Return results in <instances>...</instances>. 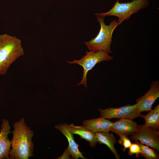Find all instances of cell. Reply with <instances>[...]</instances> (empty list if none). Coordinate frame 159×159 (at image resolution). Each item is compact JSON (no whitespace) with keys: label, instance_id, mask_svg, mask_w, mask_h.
<instances>
[{"label":"cell","instance_id":"5bb4252c","mask_svg":"<svg viewBox=\"0 0 159 159\" xmlns=\"http://www.w3.org/2000/svg\"><path fill=\"white\" fill-rule=\"evenodd\" d=\"M96 140L100 144H104L107 145L114 154L117 159L120 158V156L114 147L116 141L115 136L110 132H95Z\"/></svg>","mask_w":159,"mask_h":159},{"label":"cell","instance_id":"3957f363","mask_svg":"<svg viewBox=\"0 0 159 159\" xmlns=\"http://www.w3.org/2000/svg\"><path fill=\"white\" fill-rule=\"evenodd\" d=\"M96 17L100 26L99 32L95 37L88 42H85V44L90 51L94 52L102 51L108 54L112 53L110 47L112 35L114 30L118 26V21L114 19L107 25L104 22V17L98 16Z\"/></svg>","mask_w":159,"mask_h":159},{"label":"cell","instance_id":"9c48e42d","mask_svg":"<svg viewBox=\"0 0 159 159\" xmlns=\"http://www.w3.org/2000/svg\"><path fill=\"white\" fill-rule=\"evenodd\" d=\"M67 124L60 123L55 125L54 128L59 130L67 138L69 146L67 148L70 155L73 158L78 159L79 158L86 159L82 153L78 149V145L75 141L73 134L69 130Z\"/></svg>","mask_w":159,"mask_h":159},{"label":"cell","instance_id":"ac0fdd59","mask_svg":"<svg viewBox=\"0 0 159 159\" xmlns=\"http://www.w3.org/2000/svg\"><path fill=\"white\" fill-rule=\"evenodd\" d=\"M129 150L128 152V154L130 156L133 154H135L136 157L138 158L139 155L142 153L139 145L137 143H132L129 148Z\"/></svg>","mask_w":159,"mask_h":159},{"label":"cell","instance_id":"277c9868","mask_svg":"<svg viewBox=\"0 0 159 159\" xmlns=\"http://www.w3.org/2000/svg\"><path fill=\"white\" fill-rule=\"evenodd\" d=\"M149 0H132L130 2L120 3L118 0L114 6L106 13H94V14L102 17L106 16H114L118 18V25L125 20H128L131 15L138 12L140 10L147 7Z\"/></svg>","mask_w":159,"mask_h":159},{"label":"cell","instance_id":"d6986e66","mask_svg":"<svg viewBox=\"0 0 159 159\" xmlns=\"http://www.w3.org/2000/svg\"><path fill=\"white\" fill-rule=\"evenodd\" d=\"M70 154L67 149L64 151L61 156L57 158V159H69L70 158Z\"/></svg>","mask_w":159,"mask_h":159},{"label":"cell","instance_id":"5b68a950","mask_svg":"<svg viewBox=\"0 0 159 159\" xmlns=\"http://www.w3.org/2000/svg\"><path fill=\"white\" fill-rule=\"evenodd\" d=\"M113 58V57L110 56L105 52H94L86 51V54L80 60L74 59L72 62L68 61L67 62L70 64H78L82 67L83 69V77L77 86L82 84L87 89V76L88 72L92 70L97 63L105 61H110Z\"/></svg>","mask_w":159,"mask_h":159},{"label":"cell","instance_id":"e0dca14e","mask_svg":"<svg viewBox=\"0 0 159 159\" xmlns=\"http://www.w3.org/2000/svg\"><path fill=\"white\" fill-rule=\"evenodd\" d=\"M119 136L120 138L117 142L123 146L124 148L122 149V151L124 152L127 149L129 148L132 143L128 137L123 135H120Z\"/></svg>","mask_w":159,"mask_h":159},{"label":"cell","instance_id":"4fadbf2b","mask_svg":"<svg viewBox=\"0 0 159 159\" xmlns=\"http://www.w3.org/2000/svg\"><path fill=\"white\" fill-rule=\"evenodd\" d=\"M68 128L73 134L77 135L80 138L89 143L90 146L94 148L97 143L95 132L87 129L84 126H75L72 124L68 125Z\"/></svg>","mask_w":159,"mask_h":159},{"label":"cell","instance_id":"8992f818","mask_svg":"<svg viewBox=\"0 0 159 159\" xmlns=\"http://www.w3.org/2000/svg\"><path fill=\"white\" fill-rule=\"evenodd\" d=\"M102 117L107 119L113 118L132 120L143 115L139 111L136 104L128 105L119 107H109L102 110L98 109Z\"/></svg>","mask_w":159,"mask_h":159},{"label":"cell","instance_id":"52a82bcc","mask_svg":"<svg viewBox=\"0 0 159 159\" xmlns=\"http://www.w3.org/2000/svg\"><path fill=\"white\" fill-rule=\"evenodd\" d=\"M130 139L140 141L142 143L159 151V132L157 130L147 127L144 124L138 125L137 131L130 135Z\"/></svg>","mask_w":159,"mask_h":159},{"label":"cell","instance_id":"7a4b0ae2","mask_svg":"<svg viewBox=\"0 0 159 159\" xmlns=\"http://www.w3.org/2000/svg\"><path fill=\"white\" fill-rule=\"evenodd\" d=\"M24 54L20 39L7 34L0 35V74H6L11 64Z\"/></svg>","mask_w":159,"mask_h":159},{"label":"cell","instance_id":"2e32d148","mask_svg":"<svg viewBox=\"0 0 159 159\" xmlns=\"http://www.w3.org/2000/svg\"><path fill=\"white\" fill-rule=\"evenodd\" d=\"M140 147L142 153L140 155L144 157L146 159H158L159 158V154L155 150L149 148L148 146L144 145L138 141H135Z\"/></svg>","mask_w":159,"mask_h":159},{"label":"cell","instance_id":"30bf717a","mask_svg":"<svg viewBox=\"0 0 159 159\" xmlns=\"http://www.w3.org/2000/svg\"><path fill=\"white\" fill-rule=\"evenodd\" d=\"M0 131V159H9L11 145L8 138L11 133V127L9 121L5 119L2 120Z\"/></svg>","mask_w":159,"mask_h":159},{"label":"cell","instance_id":"9a60e30c","mask_svg":"<svg viewBox=\"0 0 159 159\" xmlns=\"http://www.w3.org/2000/svg\"><path fill=\"white\" fill-rule=\"evenodd\" d=\"M145 120L144 125L146 126L156 130L159 128V105L151 109L146 115L142 116Z\"/></svg>","mask_w":159,"mask_h":159},{"label":"cell","instance_id":"7c38bea8","mask_svg":"<svg viewBox=\"0 0 159 159\" xmlns=\"http://www.w3.org/2000/svg\"><path fill=\"white\" fill-rule=\"evenodd\" d=\"M113 122L100 117L85 120L82 125L87 129L95 132H110Z\"/></svg>","mask_w":159,"mask_h":159},{"label":"cell","instance_id":"ba28073f","mask_svg":"<svg viewBox=\"0 0 159 159\" xmlns=\"http://www.w3.org/2000/svg\"><path fill=\"white\" fill-rule=\"evenodd\" d=\"M159 97V82L156 80L152 82L150 89L144 95L136 100V104L140 112L150 111Z\"/></svg>","mask_w":159,"mask_h":159},{"label":"cell","instance_id":"6da1fadb","mask_svg":"<svg viewBox=\"0 0 159 159\" xmlns=\"http://www.w3.org/2000/svg\"><path fill=\"white\" fill-rule=\"evenodd\" d=\"M13 127L9 159H28L33 156L34 148L32 139L34 132L27 126L25 119L22 117L15 122Z\"/></svg>","mask_w":159,"mask_h":159},{"label":"cell","instance_id":"8fae6325","mask_svg":"<svg viewBox=\"0 0 159 159\" xmlns=\"http://www.w3.org/2000/svg\"><path fill=\"white\" fill-rule=\"evenodd\" d=\"M138 125L132 120L121 119L113 122L110 131L118 136L123 135L128 137L137 131Z\"/></svg>","mask_w":159,"mask_h":159}]
</instances>
